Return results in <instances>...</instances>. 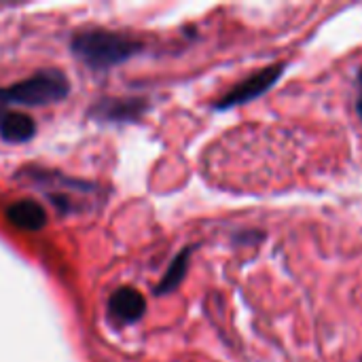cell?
Returning <instances> with one entry per match:
<instances>
[{"instance_id": "6da1fadb", "label": "cell", "mask_w": 362, "mask_h": 362, "mask_svg": "<svg viewBox=\"0 0 362 362\" xmlns=\"http://www.w3.org/2000/svg\"><path fill=\"white\" fill-rule=\"evenodd\" d=\"M70 49L78 62L91 70H108L140 53L142 45L125 34L110 30H83L72 36Z\"/></svg>"}, {"instance_id": "7a4b0ae2", "label": "cell", "mask_w": 362, "mask_h": 362, "mask_svg": "<svg viewBox=\"0 0 362 362\" xmlns=\"http://www.w3.org/2000/svg\"><path fill=\"white\" fill-rule=\"evenodd\" d=\"M70 83L59 70H40L23 81H17L0 89V102L23 104V106H45L59 102L68 95Z\"/></svg>"}, {"instance_id": "3957f363", "label": "cell", "mask_w": 362, "mask_h": 362, "mask_svg": "<svg viewBox=\"0 0 362 362\" xmlns=\"http://www.w3.org/2000/svg\"><path fill=\"white\" fill-rule=\"evenodd\" d=\"M284 68L286 64H274L269 68H263L259 72H255L252 76L244 78L242 83H238L231 91H227L223 98H218L214 102V108L216 110H227L231 106H238V104H244V102H250L259 95H263L267 89H272V85H276V81L284 74Z\"/></svg>"}, {"instance_id": "277c9868", "label": "cell", "mask_w": 362, "mask_h": 362, "mask_svg": "<svg viewBox=\"0 0 362 362\" xmlns=\"http://www.w3.org/2000/svg\"><path fill=\"white\" fill-rule=\"evenodd\" d=\"M108 312L110 316L121 322V325H132L138 322L144 312H146V301L144 297L136 291V288H119L110 295L108 299Z\"/></svg>"}, {"instance_id": "5b68a950", "label": "cell", "mask_w": 362, "mask_h": 362, "mask_svg": "<svg viewBox=\"0 0 362 362\" xmlns=\"http://www.w3.org/2000/svg\"><path fill=\"white\" fill-rule=\"evenodd\" d=\"M144 110H146V102L144 100L121 98V100H100L91 108V115L95 119H100V121L125 123V121H138Z\"/></svg>"}, {"instance_id": "8992f818", "label": "cell", "mask_w": 362, "mask_h": 362, "mask_svg": "<svg viewBox=\"0 0 362 362\" xmlns=\"http://www.w3.org/2000/svg\"><path fill=\"white\" fill-rule=\"evenodd\" d=\"M6 218L13 227L23 231H38L47 225V210L30 199L15 202L6 208Z\"/></svg>"}, {"instance_id": "52a82bcc", "label": "cell", "mask_w": 362, "mask_h": 362, "mask_svg": "<svg viewBox=\"0 0 362 362\" xmlns=\"http://www.w3.org/2000/svg\"><path fill=\"white\" fill-rule=\"evenodd\" d=\"M36 134V123L25 112H4L0 117V138L11 144H21L32 140Z\"/></svg>"}, {"instance_id": "ba28073f", "label": "cell", "mask_w": 362, "mask_h": 362, "mask_svg": "<svg viewBox=\"0 0 362 362\" xmlns=\"http://www.w3.org/2000/svg\"><path fill=\"white\" fill-rule=\"evenodd\" d=\"M191 250L193 248H185L176 255V259L170 263L165 276L161 278V282L157 284V295H165V293H172L180 286V282L185 280L187 276V267H189V259H191Z\"/></svg>"}, {"instance_id": "9c48e42d", "label": "cell", "mask_w": 362, "mask_h": 362, "mask_svg": "<svg viewBox=\"0 0 362 362\" xmlns=\"http://www.w3.org/2000/svg\"><path fill=\"white\" fill-rule=\"evenodd\" d=\"M356 110H358V115H361V119H362V98L358 100V104H356Z\"/></svg>"}, {"instance_id": "30bf717a", "label": "cell", "mask_w": 362, "mask_h": 362, "mask_svg": "<svg viewBox=\"0 0 362 362\" xmlns=\"http://www.w3.org/2000/svg\"><path fill=\"white\" fill-rule=\"evenodd\" d=\"M358 81H361V85H362V70H361V74H358Z\"/></svg>"}, {"instance_id": "8fae6325", "label": "cell", "mask_w": 362, "mask_h": 362, "mask_svg": "<svg viewBox=\"0 0 362 362\" xmlns=\"http://www.w3.org/2000/svg\"><path fill=\"white\" fill-rule=\"evenodd\" d=\"M361 362H362V361H361Z\"/></svg>"}]
</instances>
